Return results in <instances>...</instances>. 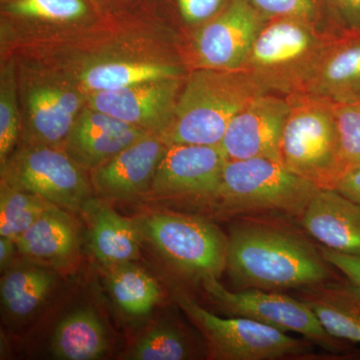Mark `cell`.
<instances>
[{
	"label": "cell",
	"instance_id": "cell-1",
	"mask_svg": "<svg viewBox=\"0 0 360 360\" xmlns=\"http://www.w3.org/2000/svg\"><path fill=\"white\" fill-rule=\"evenodd\" d=\"M330 267L297 232L255 220L231 225L225 270L236 290H302L335 279Z\"/></svg>",
	"mask_w": 360,
	"mask_h": 360
},
{
	"label": "cell",
	"instance_id": "cell-2",
	"mask_svg": "<svg viewBox=\"0 0 360 360\" xmlns=\"http://www.w3.org/2000/svg\"><path fill=\"white\" fill-rule=\"evenodd\" d=\"M265 92L245 71L196 68L160 137L167 146H219L232 118Z\"/></svg>",
	"mask_w": 360,
	"mask_h": 360
},
{
	"label": "cell",
	"instance_id": "cell-3",
	"mask_svg": "<svg viewBox=\"0 0 360 360\" xmlns=\"http://www.w3.org/2000/svg\"><path fill=\"white\" fill-rule=\"evenodd\" d=\"M338 34L321 32L314 21L269 18L241 70L264 91L285 96L307 94L324 53Z\"/></svg>",
	"mask_w": 360,
	"mask_h": 360
},
{
	"label": "cell",
	"instance_id": "cell-4",
	"mask_svg": "<svg viewBox=\"0 0 360 360\" xmlns=\"http://www.w3.org/2000/svg\"><path fill=\"white\" fill-rule=\"evenodd\" d=\"M321 187L270 158L229 160L212 198L227 213L277 212L300 219Z\"/></svg>",
	"mask_w": 360,
	"mask_h": 360
},
{
	"label": "cell",
	"instance_id": "cell-5",
	"mask_svg": "<svg viewBox=\"0 0 360 360\" xmlns=\"http://www.w3.org/2000/svg\"><path fill=\"white\" fill-rule=\"evenodd\" d=\"M290 112L281 136V162L321 188L340 179L335 103L312 94L286 96Z\"/></svg>",
	"mask_w": 360,
	"mask_h": 360
},
{
	"label": "cell",
	"instance_id": "cell-6",
	"mask_svg": "<svg viewBox=\"0 0 360 360\" xmlns=\"http://www.w3.org/2000/svg\"><path fill=\"white\" fill-rule=\"evenodd\" d=\"M137 225L163 259L188 278L203 283L219 278L226 269L229 236L208 220L156 212Z\"/></svg>",
	"mask_w": 360,
	"mask_h": 360
},
{
	"label": "cell",
	"instance_id": "cell-7",
	"mask_svg": "<svg viewBox=\"0 0 360 360\" xmlns=\"http://www.w3.org/2000/svg\"><path fill=\"white\" fill-rule=\"evenodd\" d=\"M176 300L202 333L214 359L277 360L303 356L309 352V342L262 322L246 317L217 316L182 293H177Z\"/></svg>",
	"mask_w": 360,
	"mask_h": 360
},
{
	"label": "cell",
	"instance_id": "cell-8",
	"mask_svg": "<svg viewBox=\"0 0 360 360\" xmlns=\"http://www.w3.org/2000/svg\"><path fill=\"white\" fill-rule=\"evenodd\" d=\"M1 181L41 196L66 212H84L91 189L79 167L65 149L27 146L11 153L1 167Z\"/></svg>",
	"mask_w": 360,
	"mask_h": 360
},
{
	"label": "cell",
	"instance_id": "cell-9",
	"mask_svg": "<svg viewBox=\"0 0 360 360\" xmlns=\"http://www.w3.org/2000/svg\"><path fill=\"white\" fill-rule=\"evenodd\" d=\"M202 284L210 300L227 314L262 322L284 333H298L333 354L350 352L345 341L336 340L322 328L314 312L300 298L255 288L231 291L219 278L206 279Z\"/></svg>",
	"mask_w": 360,
	"mask_h": 360
},
{
	"label": "cell",
	"instance_id": "cell-10",
	"mask_svg": "<svg viewBox=\"0 0 360 360\" xmlns=\"http://www.w3.org/2000/svg\"><path fill=\"white\" fill-rule=\"evenodd\" d=\"M269 18L250 0H229L193 41L198 68L241 70L258 33Z\"/></svg>",
	"mask_w": 360,
	"mask_h": 360
},
{
	"label": "cell",
	"instance_id": "cell-11",
	"mask_svg": "<svg viewBox=\"0 0 360 360\" xmlns=\"http://www.w3.org/2000/svg\"><path fill=\"white\" fill-rule=\"evenodd\" d=\"M290 103L269 92L251 101L233 118L219 146L227 160L270 158L281 161L279 148Z\"/></svg>",
	"mask_w": 360,
	"mask_h": 360
},
{
	"label": "cell",
	"instance_id": "cell-12",
	"mask_svg": "<svg viewBox=\"0 0 360 360\" xmlns=\"http://www.w3.org/2000/svg\"><path fill=\"white\" fill-rule=\"evenodd\" d=\"M179 77L163 78L127 89L90 94L87 108L151 132L167 129L179 96Z\"/></svg>",
	"mask_w": 360,
	"mask_h": 360
},
{
	"label": "cell",
	"instance_id": "cell-13",
	"mask_svg": "<svg viewBox=\"0 0 360 360\" xmlns=\"http://www.w3.org/2000/svg\"><path fill=\"white\" fill-rule=\"evenodd\" d=\"M227 161L219 146H168L150 188L162 195L212 198L219 188Z\"/></svg>",
	"mask_w": 360,
	"mask_h": 360
},
{
	"label": "cell",
	"instance_id": "cell-14",
	"mask_svg": "<svg viewBox=\"0 0 360 360\" xmlns=\"http://www.w3.org/2000/svg\"><path fill=\"white\" fill-rule=\"evenodd\" d=\"M168 148L160 134H149L94 168L92 184L111 200L134 198L153 184Z\"/></svg>",
	"mask_w": 360,
	"mask_h": 360
},
{
	"label": "cell",
	"instance_id": "cell-15",
	"mask_svg": "<svg viewBox=\"0 0 360 360\" xmlns=\"http://www.w3.org/2000/svg\"><path fill=\"white\" fill-rule=\"evenodd\" d=\"M149 134L86 106L77 116L63 148L79 167L94 169Z\"/></svg>",
	"mask_w": 360,
	"mask_h": 360
},
{
	"label": "cell",
	"instance_id": "cell-16",
	"mask_svg": "<svg viewBox=\"0 0 360 360\" xmlns=\"http://www.w3.org/2000/svg\"><path fill=\"white\" fill-rule=\"evenodd\" d=\"M84 101L82 92L68 85L32 86L26 96L28 146H65Z\"/></svg>",
	"mask_w": 360,
	"mask_h": 360
},
{
	"label": "cell",
	"instance_id": "cell-17",
	"mask_svg": "<svg viewBox=\"0 0 360 360\" xmlns=\"http://www.w3.org/2000/svg\"><path fill=\"white\" fill-rule=\"evenodd\" d=\"M322 246L360 257V205L333 188H319L300 217Z\"/></svg>",
	"mask_w": 360,
	"mask_h": 360
},
{
	"label": "cell",
	"instance_id": "cell-18",
	"mask_svg": "<svg viewBox=\"0 0 360 360\" xmlns=\"http://www.w3.org/2000/svg\"><path fill=\"white\" fill-rule=\"evenodd\" d=\"M307 94L335 103L360 96V30H345L324 53Z\"/></svg>",
	"mask_w": 360,
	"mask_h": 360
},
{
	"label": "cell",
	"instance_id": "cell-19",
	"mask_svg": "<svg viewBox=\"0 0 360 360\" xmlns=\"http://www.w3.org/2000/svg\"><path fill=\"white\" fill-rule=\"evenodd\" d=\"M298 298L309 305L333 338L360 343V288L352 281L333 279L302 288Z\"/></svg>",
	"mask_w": 360,
	"mask_h": 360
},
{
	"label": "cell",
	"instance_id": "cell-20",
	"mask_svg": "<svg viewBox=\"0 0 360 360\" xmlns=\"http://www.w3.org/2000/svg\"><path fill=\"white\" fill-rule=\"evenodd\" d=\"M18 252L42 266H61L77 257V226L66 210L51 205L15 241Z\"/></svg>",
	"mask_w": 360,
	"mask_h": 360
},
{
	"label": "cell",
	"instance_id": "cell-21",
	"mask_svg": "<svg viewBox=\"0 0 360 360\" xmlns=\"http://www.w3.org/2000/svg\"><path fill=\"white\" fill-rule=\"evenodd\" d=\"M84 212L89 219L90 250L101 264L110 269L139 257V225L101 201L89 200Z\"/></svg>",
	"mask_w": 360,
	"mask_h": 360
},
{
	"label": "cell",
	"instance_id": "cell-22",
	"mask_svg": "<svg viewBox=\"0 0 360 360\" xmlns=\"http://www.w3.org/2000/svg\"><path fill=\"white\" fill-rule=\"evenodd\" d=\"M56 284V276L42 265L13 264L4 270L0 296L6 314L13 319H25L34 314Z\"/></svg>",
	"mask_w": 360,
	"mask_h": 360
},
{
	"label": "cell",
	"instance_id": "cell-23",
	"mask_svg": "<svg viewBox=\"0 0 360 360\" xmlns=\"http://www.w3.org/2000/svg\"><path fill=\"white\" fill-rule=\"evenodd\" d=\"M51 347L58 359H101L108 347L105 328L91 309L75 310L59 322Z\"/></svg>",
	"mask_w": 360,
	"mask_h": 360
},
{
	"label": "cell",
	"instance_id": "cell-24",
	"mask_svg": "<svg viewBox=\"0 0 360 360\" xmlns=\"http://www.w3.org/2000/svg\"><path fill=\"white\" fill-rule=\"evenodd\" d=\"M176 66L155 63H106L91 66L80 75L79 82L90 94L110 91L134 86V85L179 77Z\"/></svg>",
	"mask_w": 360,
	"mask_h": 360
},
{
	"label": "cell",
	"instance_id": "cell-25",
	"mask_svg": "<svg viewBox=\"0 0 360 360\" xmlns=\"http://www.w3.org/2000/svg\"><path fill=\"white\" fill-rule=\"evenodd\" d=\"M110 269L108 288L116 305L131 316L148 314L160 300V288L155 279L131 262Z\"/></svg>",
	"mask_w": 360,
	"mask_h": 360
},
{
	"label": "cell",
	"instance_id": "cell-26",
	"mask_svg": "<svg viewBox=\"0 0 360 360\" xmlns=\"http://www.w3.org/2000/svg\"><path fill=\"white\" fill-rule=\"evenodd\" d=\"M51 205L52 203L41 196L21 191L1 181L0 236L18 240Z\"/></svg>",
	"mask_w": 360,
	"mask_h": 360
},
{
	"label": "cell",
	"instance_id": "cell-27",
	"mask_svg": "<svg viewBox=\"0 0 360 360\" xmlns=\"http://www.w3.org/2000/svg\"><path fill=\"white\" fill-rule=\"evenodd\" d=\"M20 135V116L16 98L13 61L2 66L0 75V162L6 163Z\"/></svg>",
	"mask_w": 360,
	"mask_h": 360
},
{
	"label": "cell",
	"instance_id": "cell-28",
	"mask_svg": "<svg viewBox=\"0 0 360 360\" xmlns=\"http://www.w3.org/2000/svg\"><path fill=\"white\" fill-rule=\"evenodd\" d=\"M132 360H184L191 359L186 340L176 329L158 328L148 331L130 350Z\"/></svg>",
	"mask_w": 360,
	"mask_h": 360
},
{
	"label": "cell",
	"instance_id": "cell-29",
	"mask_svg": "<svg viewBox=\"0 0 360 360\" xmlns=\"http://www.w3.org/2000/svg\"><path fill=\"white\" fill-rule=\"evenodd\" d=\"M335 111L340 179L348 170L360 165V101L335 103Z\"/></svg>",
	"mask_w": 360,
	"mask_h": 360
},
{
	"label": "cell",
	"instance_id": "cell-30",
	"mask_svg": "<svg viewBox=\"0 0 360 360\" xmlns=\"http://www.w3.org/2000/svg\"><path fill=\"white\" fill-rule=\"evenodd\" d=\"M4 9L13 15L51 21L77 20L87 13L84 0H13Z\"/></svg>",
	"mask_w": 360,
	"mask_h": 360
},
{
	"label": "cell",
	"instance_id": "cell-31",
	"mask_svg": "<svg viewBox=\"0 0 360 360\" xmlns=\"http://www.w3.org/2000/svg\"><path fill=\"white\" fill-rule=\"evenodd\" d=\"M267 18H292L316 22L319 15L316 0H250Z\"/></svg>",
	"mask_w": 360,
	"mask_h": 360
},
{
	"label": "cell",
	"instance_id": "cell-32",
	"mask_svg": "<svg viewBox=\"0 0 360 360\" xmlns=\"http://www.w3.org/2000/svg\"><path fill=\"white\" fill-rule=\"evenodd\" d=\"M229 0H177L180 14L191 25L212 20L224 8Z\"/></svg>",
	"mask_w": 360,
	"mask_h": 360
},
{
	"label": "cell",
	"instance_id": "cell-33",
	"mask_svg": "<svg viewBox=\"0 0 360 360\" xmlns=\"http://www.w3.org/2000/svg\"><path fill=\"white\" fill-rule=\"evenodd\" d=\"M324 259L331 266L340 270L341 274L360 288V257L359 255H345L329 250L326 246H319Z\"/></svg>",
	"mask_w": 360,
	"mask_h": 360
},
{
	"label": "cell",
	"instance_id": "cell-34",
	"mask_svg": "<svg viewBox=\"0 0 360 360\" xmlns=\"http://www.w3.org/2000/svg\"><path fill=\"white\" fill-rule=\"evenodd\" d=\"M347 30H360V0H328Z\"/></svg>",
	"mask_w": 360,
	"mask_h": 360
},
{
	"label": "cell",
	"instance_id": "cell-35",
	"mask_svg": "<svg viewBox=\"0 0 360 360\" xmlns=\"http://www.w3.org/2000/svg\"><path fill=\"white\" fill-rule=\"evenodd\" d=\"M333 189L360 205V165L345 172Z\"/></svg>",
	"mask_w": 360,
	"mask_h": 360
},
{
	"label": "cell",
	"instance_id": "cell-36",
	"mask_svg": "<svg viewBox=\"0 0 360 360\" xmlns=\"http://www.w3.org/2000/svg\"><path fill=\"white\" fill-rule=\"evenodd\" d=\"M16 251L18 252V246L13 239L4 236L0 238V269L2 271L13 265Z\"/></svg>",
	"mask_w": 360,
	"mask_h": 360
},
{
	"label": "cell",
	"instance_id": "cell-37",
	"mask_svg": "<svg viewBox=\"0 0 360 360\" xmlns=\"http://www.w3.org/2000/svg\"><path fill=\"white\" fill-rule=\"evenodd\" d=\"M9 1H13V0H1V2H4V4H7Z\"/></svg>",
	"mask_w": 360,
	"mask_h": 360
},
{
	"label": "cell",
	"instance_id": "cell-38",
	"mask_svg": "<svg viewBox=\"0 0 360 360\" xmlns=\"http://www.w3.org/2000/svg\"><path fill=\"white\" fill-rule=\"evenodd\" d=\"M354 101H360V96L359 97H357L356 99H354Z\"/></svg>",
	"mask_w": 360,
	"mask_h": 360
}]
</instances>
